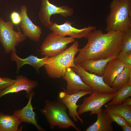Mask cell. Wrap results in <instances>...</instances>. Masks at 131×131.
<instances>
[{
    "label": "cell",
    "instance_id": "obj_1",
    "mask_svg": "<svg viewBox=\"0 0 131 131\" xmlns=\"http://www.w3.org/2000/svg\"><path fill=\"white\" fill-rule=\"evenodd\" d=\"M125 32L118 31L106 33L96 29L88 36V42L80 49L75 58V64H80L90 59L106 58L118 54L122 49V39Z\"/></svg>",
    "mask_w": 131,
    "mask_h": 131
},
{
    "label": "cell",
    "instance_id": "obj_2",
    "mask_svg": "<svg viewBox=\"0 0 131 131\" xmlns=\"http://www.w3.org/2000/svg\"><path fill=\"white\" fill-rule=\"evenodd\" d=\"M109 7L105 30L125 32L131 28V0H112Z\"/></svg>",
    "mask_w": 131,
    "mask_h": 131
},
{
    "label": "cell",
    "instance_id": "obj_3",
    "mask_svg": "<svg viewBox=\"0 0 131 131\" xmlns=\"http://www.w3.org/2000/svg\"><path fill=\"white\" fill-rule=\"evenodd\" d=\"M79 46L78 41H75L62 52L48 58L44 66L49 77L53 79L62 78L68 68L75 66L74 59L79 52Z\"/></svg>",
    "mask_w": 131,
    "mask_h": 131
},
{
    "label": "cell",
    "instance_id": "obj_4",
    "mask_svg": "<svg viewBox=\"0 0 131 131\" xmlns=\"http://www.w3.org/2000/svg\"><path fill=\"white\" fill-rule=\"evenodd\" d=\"M67 109L64 104L59 101L46 100L45 106L40 111L46 117L51 130L57 126L60 129L72 127L77 131H81L69 117Z\"/></svg>",
    "mask_w": 131,
    "mask_h": 131
},
{
    "label": "cell",
    "instance_id": "obj_5",
    "mask_svg": "<svg viewBox=\"0 0 131 131\" xmlns=\"http://www.w3.org/2000/svg\"><path fill=\"white\" fill-rule=\"evenodd\" d=\"M14 25L11 21L5 22L0 16V42L7 54L16 52V47L26 39L19 28L18 31L14 30Z\"/></svg>",
    "mask_w": 131,
    "mask_h": 131
},
{
    "label": "cell",
    "instance_id": "obj_6",
    "mask_svg": "<svg viewBox=\"0 0 131 131\" xmlns=\"http://www.w3.org/2000/svg\"><path fill=\"white\" fill-rule=\"evenodd\" d=\"M75 40L70 37L52 32L46 37L41 46V55L48 57L56 56L67 49V45L74 42Z\"/></svg>",
    "mask_w": 131,
    "mask_h": 131
},
{
    "label": "cell",
    "instance_id": "obj_7",
    "mask_svg": "<svg viewBox=\"0 0 131 131\" xmlns=\"http://www.w3.org/2000/svg\"><path fill=\"white\" fill-rule=\"evenodd\" d=\"M102 93L94 91L88 97L85 98L77 112L78 115H81L90 111V115L96 114L102 110V107L111 100L116 93Z\"/></svg>",
    "mask_w": 131,
    "mask_h": 131
},
{
    "label": "cell",
    "instance_id": "obj_8",
    "mask_svg": "<svg viewBox=\"0 0 131 131\" xmlns=\"http://www.w3.org/2000/svg\"><path fill=\"white\" fill-rule=\"evenodd\" d=\"M74 11L73 9L68 6H57L51 4L49 0H41L38 17L42 25L49 28L53 23L50 19L52 15L57 14L67 17L72 16Z\"/></svg>",
    "mask_w": 131,
    "mask_h": 131
},
{
    "label": "cell",
    "instance_id": "obj_9",
    "mask_svg": "<svg viewBox=\"0 0 131 131\" xmlns=\"http://www.w3.org/2000/svg\"><path fill=\"white\" fill-rule=\"evenodd\" d=\"M75 66L71 67L72 69L80 76L85 84L92 89L93 91L113 93L118 90L106 84L102 76L95 73H90L82 68L79 64H75Z\"/></svg>",
    "mask_w": 131,
    "mask_h": 131
},
{
    "label": "cell",
    "instance_id": "obj_10",
    "mask_svg": "<svg viewBox=\"0 0 131 131\" xmlns=\"http://www.w3.org/2000/svg\"><path fill=\"white\" fill-rule=\"evenodd\" d=\"M64 89L63 91L59 94L58 101L66 106L68 110V115L71 117L74 121L77 122L79 120L82 124H83V120L80 117L77 112V109L80 105H77L76 103L80 98L86 95L90 94L93 91L81 90L76 93L69 95L66 92V90Z\"/></svg>",
    "mask_w": 131,
    "mask_h": 131
},
{
    "label": "cell",
    "instance_id": "obj_11",
    "mask_svg": "<svg viewBox=\"0 0 131 131\" xmlns=\"http://www.w3.org/2000/svg\"><path fill=\"white\" fill-rule=\"evenodd\" d=\"M73 23L67 21L61 25L53 23L49 29L52 32L64 36L69 35L74 39H87L89 34L96 29L95 26L89 25L87 27L78 29L72 26Z\"/></svg>",
    "mask_w": 131,
    "mask_h": 131
},
{
    "label": "cell",
    "instance_id": "obj_12",
    "mask_svg": "<svg viewBox=\"0 0 131 131\" xmlns=\"http://www.w3.org/2000/svg\"><path fill=\"white\" fill-rule=\"evenodd\" d=\"M27 8L25 5L21 7L19 13L21 20L19 26L23 33L26 37L35 42H38L42 33L41 27L34 24L27 14Z\"/></svg>",
    "mask_w": 131,
    "mask_h": 131
},
{
    "label": "cell",
    "instance_id": "obj_13",
    "mask_svg": "<svg viewBox=\"0 0 131 131\" xmlns=\"http://www.w3.org/2000/svg\"><path fill=\"white\" fill-rule=\"evenodd\" d=\"M38 85L36 81L31 80L22 75H18L14 83L0 91V98L8 94L16 93L23 90L26 91L27 97H28L31 91Z\"/></svg>",
    "mask_w": 131,
    "mask_h": 131
},
{
    "label": "cell",
    "instance_id": "obj_14",
    "mask_svg": "<svg viewBox=\"0 0 131 131\" xmlns=\"http://www.w3.org/2000/svg\"><path fill=\"white\" fill-rule=\"evenodd\" d=\"M62 78L67 82L66 90L69 95L76 93L81 90L93 91L92 89L85 84L80 76L71 68L67 69Z\"/></svg>",
    "mask_w": 131,
    "mask_h": 131
},
{
    "label": "cell",
    "instance_id": "obj_15",
    "mask_svg": "<svg viewBox=\"0 0 131 131\" xmlns=\"http://www.w3.org/2000/svg\"><path fill=\"white\" fill-rule=\"evenodd\" d=\"M34 94L32 90L28 96L29 101L26 106L21 109L15 111L13 115L20 122L31 123L34 125L39 131H45L37 123L35 119L36 114L33 110L31 104L32 98Z\"/></svg>",
    "mask_w": 131,
    "mask_h": 131
},
{
    "label": "cell",
    "instance_id": "obj_16",
    "mask_svg": "<svg viewBox=\"0 0 131 131\" xmlns=\"http://www.w3.org/2000/svg\"><path fill=\"white\" fill-rule=\"evenodd\" d=\"M125 65L117 57L110 60L105 66L102 76L105 83L111 87L116 77L123 70Z\"/></svg>",
    "mask_w": 131,
    "mask_h": 131
},
{
    "label": "cell",
    "instance_id": "obj_17",
    "mask_svg": "<svg viewBox=\"0 0 131 131\" xmlns=\"http://www.w3.org/2000/svg\"><path fill=\"white\" fill-rule=\"evenodd\" d=\"M48 56H44L40 58L37 56L31 55L26 58H22L18 57L15 52H11L10 56V60L15 61L16 65V72H18L20 69L25 64H28L33 66L36 71L38 72L39 69L43 66L45 63Z\"/></svg>",
    "mask_w": 131,
    "mask_h": 131
},
{
    "label": "cell",
    "instance_id": "obj_18",
    "mask_svg": "<svg viewBox=\"0 0 131 131\" xmlns=\"http://www.w3.org/2000/svg\"><path fill=\"white\" fill-rule=\"evenodd\" d=\"M118 54L106 58L87 60L79 65L84 69L90 73H95L102 76L106 65L110 60L117 57Z\"/></svg>",
    "mask_w": 131,
    "mask_h": 131
},
{
    "label": "cell",
    "instance_id": "obj_19",
    "mask_svg": "<svg viewBox=\"0 0 131 131\" xmlns=\"http://www.w3.org/2000/svg\"><path fill=\"white\" fill-rule=\"evenodd\" d=\"M97 119L96 122L90 126L86 131H113V122L107 114L102 110L96 114Z\"/></svg>",
    "mask_w": 131,
    "mask_h": 131
},
{
    "label": "cell",
    "instance_id": "obj_20",
    "mask_svg": "<svg viewBox=\"0 0 131 131\" xmlns=\"http://www.w3.org/2000/svg\"><path fill=\"white\" fill-rule=\"evenodd\" d=\"M21 122L13 115L5 114L0 111V131H18Z\"/></svg>",
    "mask_w": 131,
    "mask_h": 131
},
{
    "label": "cell",
    "instance_id": "obj_21",
    "mask_svg": "<svg viewBox=\"0 0 131 131\" xmlns=\"http://www.w3.org/2000/svg\"><path fill=\"white\" fill-rule=\"evenodd\" d=\"M131 96V80L116 91V93L108 106L121 104L126 98Z\"/></svg>",
    "mask_w": 131,
    "mask_h": 131
},
{
    "label": "cell",
    "instance_id": "obj_22",
    "mask_svg": "<svg viewBox=\"0 0 131 131\" xmlns=\"http://www.w3.org/2000/svg\"><path fill=\"white\" fill-rule=\"evenodd\" d=\"M131 80V66L125 65L123 71L116 77L111 87L118 90Z\"/></svg>",
    "mask_w": 131,
    "mask_h": 131
},
{
    "label": "cell",
    "instance_id": "obj_23",
    "mask_svg": "<svg viewBox=\"0 0 131 131\" xmlns=\"http://www.w3.org/2000/svg\"><path fill=\"white\" fill-rule=\"evenodd\" d=\"M106 107L117 113L124 118L131 125V106L122 103L112 106L105 105Z\"/></svg>",
    "mask_w": 131,
    "mask_h": 131
},
{
    "label": "cell",
    "instance_id": "obj_24",
    "mask_svg": "<svg viewBox=\"0 0 131 131\" xmlns=\"http://www.w3.org/2000/svg\"><path fill=\"white\" fill-rule=\"evenodd\" d=\"M106 107V108L103 111L107 114L113 122H115L117 125L121 127L129 123L123 117L112 111Z\"/></svg>",
    "mask_w": 131,
    "mask_h": 131
},
{
    "label": "cell",
    "instance_id": "obj_25",
    "mask_svg": "<svg viewBox=\"0 0 131 131\" xmlns=\"http://www.w3.org/2000/svg\"><path fill=\"white\" fill-rule=\"evenodd\" d=\"M122 52L131 51V28L125 32L122 39Z\"/></svg>",
    "mask_w": 131,
    "mask_h": 131
},
{
    "label": "cell",
    "instance_id": "obj_26",
    "mask_svg": "<svg viewBox=\"0 0 131 131\" xmlns=\"http://www.w3.org/2000/svg\"><path fill=\"white\" fill-rule=\"evenodd\" d=\"M117 58L125 65L131 66V51L121 52L119 53Z\"/></svg>",
    "mask_w": 131,
    "mask_h": 131
},
{
    "label": "cell",
    "instance_id": "obj_27",
    "mask_svg": "<svg viewBox=\"0 0 131 131\" xmlns=\"http://www.w3.org/2000/svg\"><path fill=\"white\" fill-rule=\"evenodd\" d=\"M16 79H13L8 77H0V91L4 90L14 83Z\"/></svg>",
    "mask_w": 131,
    "mask_h": 131
},
{
    "label": "cell",
    "instance_id": "obj_28",
    "mask_svg": "<svg viewBox=\"0 0 131 131\" xmlns=\"http://www.w3.org/2000/svg\"><path fill=\"white\" fill-rule=\"evenodd\" d=\"M10 17L11 21L14 25H19L21 22V18L19 13L15 11L11 13Z\"/></svg>",
    "mask_w": 131,
    "mask_h": 131
},
{
    "label": "cell",
    "instance_id": "obj_29",
    "mask_svg": "<svg viewBox=\"0 0 131 131\" xmlns=\"http://www.w3.org/2000/svg\"><path fill=\"white\" fill-rule=\"evenodd\" d=\"M121 127L122 131H131V125L129 123L123 125Z\"/></svg>",
    "mask_w": 131,
    "mask_h": 131
},
{
    "label": "cell",
    "instance_id": "obj_30",
    "mask_svg": "<svg viewBox=\"0 0 131 131\" xmlns=\"http://www.w3.org/2000/svg\"><path fill=\"white\" fill-rule=\"evenodd\" d=\"M122 104L125 105L131 106V98L129 97L125 99L123 102Z\"/></svg>",
    "mask_w": 131,
    "mask_h": 131
}]
</instances>
